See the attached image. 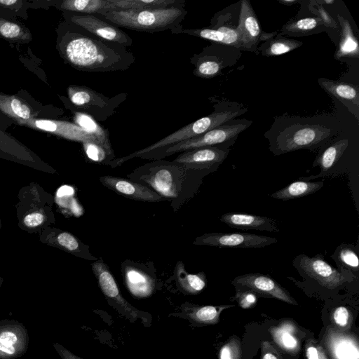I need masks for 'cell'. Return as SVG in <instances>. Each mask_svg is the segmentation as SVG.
<instances>
[{"label":"cell","mask_w":359,"mask_h":359,"mask_svg":"<svg viewBox=\"0 0 359 359\" xmlns=\"http://www.w3.org/2000/svg\"><path fill=\"white\" fill-rule=\"evenodd\" d=\"M165 165H162L161 170L157 171L155 174V177L151 178L150 184L152 187H155L158 191L162 192L163 194H172L170 191L172 187V178L170 176V172L165 169Z\"/></svg>","instance_id":"obj_35"},{"label":"cell","mask_w":359,"mask_h":359,"mask_svg":"<svg viewBox=\"0 0 359 359\" xmlns=\"http://www.w3.org/2000/svg\"><path fill=\"white\" fill-rule=\"evenodd\" d=\"M279 2L285 6H291L299 1L297 0H280Z\"/></svg>","instance_id":"obj_48"},{"label":"cell","mask_w":359,"mask_h":359,"mask_svg":"<svg viewBox=\"0 0 359 359\" xmlns=\"http://www.w3.org/2000/svg\"><path fill=\"white\" fill-rule=\"evenodd\" d=\"M73 193L74 190L72 187L68 186H62L58 189L57 192V196L58 197H62L65 196H70L73 194Z\"/></svg>","instance_id":"obj_46"},{"label":"cell","mask_w":359,"mask_h":359,"mask_svg":"<svg viewBox=\"0 0 359 359\" xmlns=\"http://www.w3.org/2000/svg\"><path fill=\"white\" fill-rule=\"evenodd\" d=\"M348 145V140L346 139L334 142L317 156L313 166H319L322 173L326 172L337 162Z\"/></svg>","instance_id":"obj_29"},{"label":"cell","mask_w":359,"mask_h":359,"mask_svg":"<svg viewBox=\"0 0 359 359\" xmlns=\"http://www.w3.org/2000/svg\"><path fill=\"white\" fill-rule=\"evenodd\" d=\"M69 21L103 40L126 47L133 46V39L128 34L100 15L72 13Z\"/></svg>","instance_id":"obj_9"},{"label":"cell","mask_w":359,"mask_h":359,"mask_svg":"<svg viewBox=\"0 0 359 359\" xmlns=\"http://www.w3.org/2000/svg\"><path fill=\"white\" fill-rule=\"evenodd\" d=\"M349 317L348 311L344 306L337 307L334 312V320L339 326H346Z\"/></svg>","instance_id":"obj_40"},{"label":"cell","mask_w":359,"mask_h":359,"mask_svg":"<svg viewBox=\"0 0 359 359\" xmlns=\"http://www.w3.org/2000/svg\"><path fill=\"white\" fill-rule=\"evenodd\" d=\"M220 221L232 228L240 229H255L271 232L279 231L278 226L275 220L264 216L228 212L222 215Z\"/></svg>","instance_id":"obj_18"},{"label":"cell","mask_w":359,"mask_h":359,"mask_svg":"<svg viewBox=\"0 0 359 359\" xmlns=\"http://www.w3.org/2000/svg\"><path fill=\"white\" fill-rule=\"evenodd\" d=\"M67 25L57 42L62 58L72 67L88 72L128 69L135 56L126 46L103 40L74 24Z\"/></svg>","instance_id":"obj_1"},{"label":"cell","mask_w":359,"mask_h":359,"mask_svg":"<svg viewBox=\"0 0 359 359\" xmlns=\"http://www.w3.org/2000/svg\"><path fill=\"white\" fill-rule=\"evenodd\" d=\"M235 351L230 344L224 346L220 351V359H235Z\"/></svg>","instance_id":"obj_45"},{"label":"cell","mask_w":359,"mask_h":359,"mask_svg":"<svg viewBox=\"0 0 359 359\" xmlns=\"http://www.w3.org/2000/svg\"><path fill=\"white\" fill-rule=\"evenodd\" d=\"M331 257L339 271L346 270L352 273L359 270L358 248L353 244L341 243Z\"/></svg>","instance_id":"obj_27"},{"label":"cell","mask_w":359,"mask_h":359,"mask_svg":"<svg viewBox=\"0 0 359 359\" xmlns=\"http://www.w3.org/2000/svg\"><path fill=\"white\" fill-rule=\"evenodd\" d=\"M232 283L237 287L247 288L254 292L267 295L291 304H297L287 291L270 276L251 273L236 277Z\"/></svg>","instance_id":"obj_14"},{"label":"cell","mask_w":359,"mask_h":359,"mask_svg":"<svg viewBox=\"0 0 359 359\" xmlns=\"http://www.w3.org/2000/svg\"><path fill=\"white\" fill-rule=\"evenodd\" d=\"M320 86L330 95L336 97L346 106L355 105L359 107L358 88L354 85L320 78L318 79Z\"/></svg>","instance_id":"obj_21"},{"label":"cell","mask_w":359,"mask_h":359,"mask_svg":"<svg viewBox=\"0 0 359 359\" xmlns=\"http://www.w3.org/2000/svg\"><path fill=\"white\" fill-rule=\"evenodd\" d=\"M323 185V181L313 182L298 180L271 194L270 196L283 201L296 199L316 192Z\"/></svg>","instance_id":"obj_25"},{"label":"cell","mask_w":359,"mask_h":359,"mask_svg":"<svg viewBox=\"0 0 359 359\" xmlns=\"http://www.w3.org/2000/svg\"><path fill=\"white\" fill-rule=\"evenodd\" d=\"M320 25H323V22L319 18H304L283 25L282 33L288 35H303L311 32Z\"/></svg>","instance_id":"obj_33"},{"label":"cell","mask_w":359,"mask_h":359,"mask_svg":"<svg viewBox=\"0 0 359 359\" xmlns=\"http://www.w3.org/2000/svg\"><path fill=\"white\" fill-rule=\"evenodd\" d=\"M263 359H277V358L273 354L268 353L263 356Z\"/></svg>","instance_id":"obj_49"},{"label":"cell","mask_w":359,"mask_h":359,"mask_svg":"<svg viewBox=\"0 0 359 359\" xmlns=\"http://www.w3.org/2000/svg\"><path fill=\"white\" fill-rule=\"evenodd\" d=\"M240 305L243 308H248L256 302L257 297L252 290L237 294Z\"/></svg>","instance_id":"obj_39"},{"label":"cell","mask_w":359,"mask_h":359,"mask_svg":"<svg viewBox=\"0 0 359 359\" xmlns=\"http://www.w3.org/2000/svg\"><path fill=\"white\" fill-rule=\"evenodd\" d=\"M308 359H327L325 354L321 347L311 346L306 349Z\"/></svg>","instance_id":"obj_43"},{"label":"cell","mask_w":359,"mask_h":359,"mask_svg":"<svg viewBox=\"0 0 359 359\" xmlns=\"http://www.w3.org/2000/svg\"><path fill=\"white\" fill-rule=\"evenodd\" d=\"M336 345L335 353L339 359H354V354L358 355V353H355L357 349L351 343L347 341H339Z\"/></svg>","instance_id":"obj_38"},{"label":"cell","mask_w":359,"mask_h":359,"mask_svg":"<svg viewBox=\"0 0 359 359\" xmlns=\"http://www.w3.org/2000/svg\"><path fill=\"white\" fill-rule=\"evenodd\" d=\"M74 120L75 124L93 137L96 142L109 151L114 152L107 131L100 126L97 121L87 114L79 112H74Z\"/></svg>","instance_id":"obj_26"},{"label":"cell","mask_w":359,"mask_h":359,"mask_svg":"<svg viewBox=\"0 0 359 359\" xmlns=\"http://www.w3.org/2000/svg\"><path fill=\"white\" fill-rule=\"evenodd\" d=\"M29 334L25 325L15 320H0V359H15L28 349Z\"/></svg>","instance_id":"obj_11"},{"label":"cell","mask_w":359,"mask_h":359,"mask_svg":"<svg viewBox=\"0 0 359 359\" xmlns=\"http://www.w3.org/2000/svg\"><path fill=\"white\" fill-rule=\"evenodd\" d=\"M100 181L107 189L130 199L149 202L163 200L161 195L149 187L122 177L104 175L100 177Z\"/></svg>","instance_id":"obj_17"},{"label":"cell","mask_w":359,"mask_h":359,"mask_svg":"<svg viewBox=\"0 0 359 359\" xmlns=\"http://www.w3.org/2000/svg\"><path fill=\"white\" fill-rule=\"evenodd\" d=\"M224 306H188L184 309L186 315L195 323L200 325L214 324L218 321L219 311Z\"/></svg>","instance_id":"obj_32"},{"label":"cell","mask_w":359,"mask_h":359,"mask_svg":"<svg viewBox=\"0 0 359 359\" xmlns=\"http://www.w3.org/2000/svg\"><path fill=\"white\" fill-rule=\"evenodd\" d=\"M86 156L97 163L109 162L114 159V152L107 150L104 146L93 140H86L81 142Z\"/></svg>","instance_id":"obj_34"},{"label":"cell","mask_w":359,"mask_h":359,"mask_svg":"<svg viewBox=\"0 0 359 359\" xmlns=\"http://www.w3.org/2000/svg\"><path fill=\"white\" fill-rule=\"evenodd\" d=\"M93 272L104 296L116 303L134 319L138 318L140 312L129 304L121 295L116 280L107 265L102 260H96L91 264Z\"/></svg>","instance_id":"obj_15"},{"label":"cell","mask_w":359,"mask_h":359,"mask_svg":"<svg viewBox=\"0 0 359 359\" xmlns=\"http://www.w3.org/2000/svg\"><path fill=\"white\" fill-rule=\"evenodd\" d=\"M57 241L60 245L70 252H81L82 250L81 243L69 233H60L57 237Z\"/></svg>","instance_id":"obj_36"},{"label":"cell","mask_w":359,"mask_h":359,"mask_svg":"<svg viewBox=\"0 0 359 359\" xmlns=\"http://www.w3.org/2000/svg\"><path fill=\"white\" fill-rule=\"evenodd\" d=\"M60 8L75 13L98 15L114 10L110 0H65L60 2Z\"/></svg>","instance_id":"obj_23"},{"label":"cell","mask_w":359,"mask_h":359,"mask_svg":"<svg viewBox=\"0 0 359 359\" xmlns=\"http://www.w3.org/2000/svg\"><path fill=\"white\" fill-rule=\"evenodd\" d=\"M0 38L10 42L25 43L32 40V34L23 25L0 17Z\"/></svg>","instance_id":"obj_30"},{"label":"cell","mask_w":359,"mask_h":359,"mask_svg":"<svg viewBox=\"0 0 359 359\" xmlns=\"http://www.w3.org/2000/svg\"><path fill=\"white\" fill-rule=\"evenodd\" d=\"M251 123L252 121L248 120L229 121L201 135L168 147L158 158H164L178 152H183L201 147L218 146L232 140L235 141L238 135L247 129Z\"/></svg>","instance_id":"obj_6"},{"label":"cell","mask_w":359,"mask_h":359,"mask_svg":"<svg viewBox=\"0 0 359 359\" xmlns=\"http://www.w3.org/2000/svg\"><path fill=\"white\" fill-rule=\"evenodd\" d=\"M18 125L27 126L35 130H42L61 137L82 142L86 140H95L86 133L76 124L66 121L33 118Z\"/></svg>","instance_id":"obj_16"},{"label":"cell","mask_w":359,"mask_h":359,"mask_svg":"<svg viewBox=\"0 0 359 359\" xmlns=\"http://www.w3.org/2000/svg\"><path fill=\"white\" fill-rule=\"evenodd\" d=\"M187 13L185 5H177L164 8L114 10L100 16L119 28L149 33L170 30L172 34H179L183 28L182 22Z\"/></svg>","instance_id":"obj_3"},{"label":"cell","mask_w":359,"mask_h":359,"mask_svg":"<svg viewBox=\"0 0 359 359\" xmlns=\"http://www.w3.org/2000/svg\"><path fill=\"white\" fill-rule=\"evenodd\" d=\"M67 95L74 112L87 114L97 122L112 116L128 97L126 93L107 97L89 87L78 85L69 86Z\"/></svg>","instance_id":"obj_4"},{"label":"cell","mask_w":359,"mask_h":359,"mask_svg":"<svg viewBox=\"0 0 359 359\" xmlns=\"http://www.w3.org/2000/svg\"><path fill=\"white\" fill-rule=\"evenodd\" d=\"M330 135V130L317 125H303L285 132L278 144L280 153L318 146Z\"/></svg>","instance_id":"obj_12"},{"label":"cell","mask_w":359,"mask_h":359,"mask_svg":"<svg viewBox=\"0 0 359 359\" xmlns=\"http://www.w3.org/2000/svg\"><path fill=\"white\" fill-rule=\"evenodd\" d=\"M178 287L185 293L196 294L201 292L206 285V277L203 272L196 274L189 273L182 262L179 261L175 269Z\"/></svg>","instance_id":"obj_24"},{"label":"cell","mask_w":359,"mask_h":359,"mask_svg":"<svg viewBox=\"0 0 359 359\" xmlns=\"http://www.w3.org/2000/svg\"><path fill=\"white\" fill-rule=\"evenodd\" d=\"M313 3L316 6L314 7L312 4L309 5V9L312 13H315L321 20L323 25L327 27L335 29L337 27L336 21L329 15L327 11L323 7L322 5L318 4L316 1Z\"/></svg>","instance_id":"obj_37"},{"label":"cell","mask_w":359,"mask_h":359,"mask_svg":"<svg viewBox=\"0 0 359 359\" xmlns=\"http://www.w3.org/2000/svg\"><path fill=\"white\" fill-rule=\"evenodd\" d=\"M229 152L224 146L201 147L183 151L173 163L189 169H208L222 163Z\"/></svg>","instance_id":"obj_13"},{"label":"cell","mask_w":359,"mask_h":359,"mask_svg":"<svg viewBox=\"0 0 359 359\" xmlns=\"http://www.w3.org/2000/svg\"><path fill=\"white\" fill-rule=\"evenodd\" d=\"M114 10L164 8L185 5V0H110ZM113 10V11H114Z\"/></svg>","instance_id":"obj_31"},{"label":"cell","mask_w":359,"mask_h":359,"mask_svg":"<svg viewBox=\"0 0 359 359\" xmlns=\"http://www.w3.org/2000/svg\"><path fill=\"white\" fill-rule=\"evenodd\" d=\"M53 345L62 359H83L76 355L58 343H54Z\"/></svg>","instance_id":"obj_42"},{"label":"cell","mask_w":359,"mask_h":359,"mask_svg":"<svg viewBox=\"0 0 359 359\" xmlns=\"http://www.w3.org/2000/svg\"><path fill=\"white\" fill-rule=\"evenodd\" d=\"M126 285L130 294L137 298H145L154 291V280L148 274L133 266L125 267Z\"/></svg>","instance_id":"obj_19"},{"label":"cell","mask_w":359,"mask_h":359,"mask_svg":"<svg viewBox=\"0 0 359 359\" xmlns=\"http://www.w3.org/2000/svg\"><path fill=\"white\" fill-rule=\"evenodd\" d=\"M282 344L287 348H294L297 345L295 339L288 332H283L280 337Z\"/></svg>","instance_id":"obj_44"},{"label":"cell","mask_w":359,"mask_h":359,"mask_svg":"<svg viewBox=\"0 0 359 359\" xmlns=\"http://www.w3.org/2000/svg\"><path fill=\"white\" fill-rule=\"evenodd\" d=\"M293 265L302 276L328 289H335L354 276L351 272L334 268L322 255L310 257L302 254L295 257Z\"/></svg>","instance_id":"obj_7"},{"label":"cell","mask_w":359,"mask_h":359,"mask_svg":"<svg viewBox=\"0 0 359 359\" xmlns=\"http://www.w3.org/2000/svg\"><path fill=\"white\" fill-rule=\"evenodd\" d=\"M245 111V109H243L240 105H226L224 107L217 105L215 107V111L210 114L186 125L145 148L136 151L126 156L114 158L109 162L108 165L114 168L135 157L158 158L168 147L201 135L208 130L226 123L243 114Z\"/></svg>","instance_id":"obj_2"},{"label":"cell","mask_w":359,"mask_h":359,"mask_svg":"<svg viewBox=\"0 0 359 359\" xmlns=\"http://www.w3.org/2000/svg\"><path fill=\"white\" fill-rule=\"evenodd\" d=\"M337 19L341 26L340 40L337 48L334 58L359 57V45L349 22L340 15Z\"/></svg>","instance_id":"obj_22"},{"label":"cell","mask_w":359,"mask_h":359,"mask_svg":"<svg viewBox=\"0 0 359 359\" xmlns=\"http://www.w3.org/2000/svg\"><path fill=\"white\" fill-rule=\"evenodd\" d=\"M241 55V50L235 47L212 42L190 58L194 67L193 74L199 78L212 79L234 65Z\"/></svg>","instance_id":"obj_5"},{"label":"cell","mask_w":359,"mask_h":359,"mask_svg":"<svg viewBox=\"0 0 359 359\" xmlns=\"http://www.w3.org/2000/svg\"><path fill=\"white\" fill-rule=\"evenodd\" d=\"M236 30L241 50L255 52L262 41H267L276 33H266L261 29L259 22L248 0H243L241 4Z\"/></svg>","instance_id":"obj_10"},{"label":"cell","mask_w":359,"mask_h":359,"mask_svg":"<svg viewBox=\"0 0 359 359\" xmlns=\"http://www.w3.org/2000/svg\"><path fill=\"white\" fill-rule=\"evenodd\" d=\"M278 242L276 238L248 233H208L197 237L194 245L230 248H260Z\"/></svg>","instance_id":"obj_8"},{"label":"cell","mask_w":359,"mask_h":359,"mask_svg":"<svg viewBox=\"0 0 359 359\" xmlns=\"http://www.w3.org/2000/svg\"><path fill=\"white\" fill-rule=\"evenodd\" d=\"M302 46V42L290 39L278 34L276 38L266 41L257 48L264 56H278L290 52Z\"/></svg>","instance_id":"obj_28"},{"label":"cell","mask_w":359,"mask_h":359,"mask_svg":"<svg viewBox=\"0 0 359 359\" xmlns=\"http://www.w3.org/2000/svg\"><path fill=\"white\" fill-rule=\"evenodd\" d=\"M17 0H0V6L9 7L18 3Z\"/></svg>","instance_id":"obj_47"},{"label":"cell","mask_w":359,"mask_h":359,"mask_svg":"<svg viewBox=\"0 0 359 359\" xmlns=\"http://www.w3.org/2000/svg\"><path fill=\"white\" fill-rule=\"evenodd\" d=\"M43 215L39 212L27 215L24 219L25 224L28 227H35L43 222Z\"/></svg>","instance_id":"obj_41"},{"label":"cell","mask_w":359,"mask_h":359,"mask_svg":"<svg viewBox=\"0 0 359 359\" xmlns=\"http://www.w3.org/2000/svg\"><path fill=\"white\" fill-rule=\"evenodd\" d=\"M0 111L18 124L35 118L31 106L15 95L0 93Z\"/></svg>","instance_id":"obj_20"}]
</instances>
